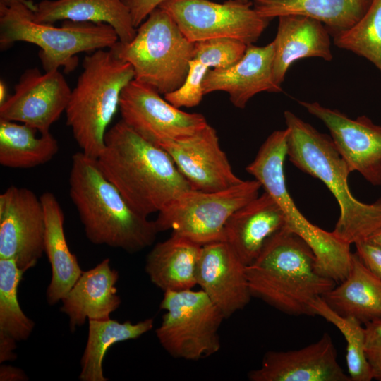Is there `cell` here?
I'll return each instance as SVG.
<instances>
[{
  "mask_svg": "<svg viewBox=\"0 0 381 381\" xmlns=\"http://www.w3.org/2000/svg\"><path fill=\"white\" fill-rule=\"evenodd\" d=\"M97 161L131 207L145 217L191 189L170 155L121 119L106 132Z\"/></svg>",
  "mask_w": 381,
  "mask_h": 381,
  "instance_id": "obj_1",
  "label": "cell"
},
{
  "mask_svg": "<svg viewBox=\"0 0 381 381\" xmlns=\"http://www.w3.org/2000/svg\"><path fill=\"white\" fill-rule=\"evenodd\" d=\"M68 184L70 198L91 243L131 253L154 243L159 232L155 222L131 207L97 159L81 151L73 154Z\"/></svg>",
  "mask_w": 381,
  "mask_h": 381,
  "instance_id": "obj_2",
  "label": "cell"
},
{
  "mask_svg": "<svg viewBox=\"0 0 381 381\" xmlns=\"http://www.w3.org/2000/svg\"><path fill=\"white\" fill-rule=\"evenodd\" d=\"M246 274L252 296L294 316H315L312 303L336 285L319 272L309 245L286 226L246 266Z\"/></svg>",
  "mask_w": 381,
  "mask_h": 381,
  "instance_id": "obj_3",
  "label": "cell"
},
{
  "mask_svg": "<svg viewBox=\"0 0 381 381\" xmlns=\"http://www.w3.org/2000/svg\"><path fill=\"white\" fill-rule=\"evenodd\" d=\"M288 131L286 157L298 169L320 180L336 198L340 214L332 231L349 244L366 240L381 229V198L358 200L348 184L351 171L331 137L290 111L284 114Z\"/></svg>",
  "mask_w": 381,
  "mask_h": 381,
  "instance_id": "obj_4",
  "label": "cell"
},
{
  "mask_svg": "<svg viewBox=\"0 0 381 381\" xmlns=\"http://www.w3.org/2000/svg\"><path fill=\"white\" fill-rule=\"evenodd\" d=\"M134 77L131 65L111 49H98L85 57L65 111L66 124L81 152L98 157L107 128L119 108L121 92Z\"/></svg>",
  "mask_w": 381,
  "mask_h": 381,
  "instance_id": "obj_5",
  "label": "cell"
},
{
  "mask_svg": "<svg viewBox=\"0 0 381 381\" xmlns=\"http://www.w3.org/2000/svg\"><path fill=\"white\" fill-rule=\"evenodd\" d=\"M119 41L114 28L107 23L63 20L61 27H55L35 21L33 11L23 3L0 5L1 48L17 42L37 45L44 71L63 67L69 73L78 66V54L110 49Z\"/></svg>",
  "mask_w": 381,
  "mask_h": 381,
  "instance_id": "obj_6",
  "label": "cell"
},
{
  "mask_svg": "<svg viewBox=\"0 0 381 381\" xmlns=\"http://www.w3.org/2000/svg\"><path fill=\"white\" fill-rule=\"evenodd\" d=\"M287 130L272 133L246 170L259 181L282 208L286 226L301 236L313 250L320 273L334 282L348 274L353 253L351 244L310 222L300 212L286 185L284 163L286 157Z\"/></svg>",
  "mask_w": 381,
  "mask_h": 381,
  "instance_id": "obj_7",
  "label": "cell"
},
{
  "mask_svg": "<svg viewBox=\"0 0 381 381\" xmlns=\"http://www.w3.org/2000/svg\"><path fill=\"white\" fill-rule=\"evenodd\" d=\"M110 49L131 65L134 79L164 95L184 83L195 42L183 35L168 12L158 7L140 25L131 42L119 41Z\"/></svg>",
  "mask_w": 381,
  "mask_h": 381,
  "instance_id": "obj_8",
  "label": "cell"
},
{
  "mask_svg": "<svg viewBox=\"0 0 381 381\" xmlns=\"http://www.w3.org/2000/svg\"><path fill=\"white\" fill-rule=\"evenodd\" d=\"M160 308L166 312L155 332L172 357L198 361L219 351V329L226 318L202 290L164 291Z\"/></svg>",
  "mask_w": 381,
  "mask_h": 381,
  "instance_id": "obj_9",
  "label": "cell"
},
{
  "mask_svg": "<svg viewBox=\"0 0 381 381\" xmlns=\"http://www.w3.org/2000/svg\"><path fill=\"white\" fill-rule=\"evenodd\" d=\"M257 180L243 181L215 192L188 190L167 204L155 220L158 231L171 230L205 245L224 241V228L229 217L259 194Z\"/></svg>",
  "mask_w": 381,
  "mask_h": 381,
  "instance_id": "obj_10",
  "label": "cell"
},
{
  "mask_svg": "<svg viewBox=\"0 0 381 381\" xmlns=\"http://www.w3.org/2000/svg\"><path fill=\"white\" fill-rule=\"evenodd\" d=\"M169 13L191 42L232 38L246 44L255 42L269 25L252 2L228 0H167L159 5Z\"/></svg>",
  "mask_w": 381,
  "mask_h": 381,
  "instance_id": "obj_11",
  "label": "cell"
},
{
  "mask_svg": "<svg viewBox=\"0 0 381 381\" xmlns=\"http://www.w3.org/2000/svg\"><path fill=\"white\" fill-rule=\"evenodd\" d=\"M160 95L152 87L132 80L120 96L121 120L160 147L190 137L208 124L202 114L185 112Z\"/></svg>",
  "mask_w": 381,
  "mask_h": 381,
  "instance_id": "obj_12",
  "label": "cell"
},
{
  "mask_svg": "<svg viewBox=\"0 0 381 381\" xmlns=\"http://www.w3.org/2000/svg\"><path fill=\"white\" fill-rule=\"evenodd\" d=\"M45 214L40 199L23 187L11 186L0 195V258L11 259L23 272L44 252Z\"/></svg>",
  "mask_w": 381,
  "mask_h": 381,
  "instance_id": "obj_13",
  "label": "cell"
},
{
  "mask_svg": "<svg viewBox=\"0 0 381 381\" xmlns=\"http://www.w3.org/2000/svg\"><path fill=\"white\" fill-rule=\"evenodd\" d=\"M71 90L57 70L42 73L37 68L25 70L14 93L0 105V119L27 124L39 132L51 126L66 111Z\"/></svg>",
  "mask_w": 381,
  "mask_h": 381,
  "instance_id": "obj_14",
  "label": "cell"
},
{
  "mask_svg": "<svg viewBox=\"0 0 381 381\" xmlns=\"http://www.w3.org/2000/svg\"><path fill=\"white\" fill-rule=\"evenodd\" d=\"M298 103L329 129L351 173L358 171L372 185L381 186V126L366 116L353 119L316 102Z\"/></svg>",
  "mask_w": 381,
  "mask_h": 381,
  "instance_id": "obj_15",
  "label": "cell"
},
{
  "mask_svg": "<svg viewBox=\"0 0 381 381\" xmlns=\"http://www.w3.org/2000/svg\"><path fill=\"white\" fill-rule=\"evenodd\" d=\"M162 148L170 155L192 190L220 191L243 181L233 171L217 131L209 123L193 135Z\"/></svg>",
  "mask_w": 381,
  "mask_h": 381,
  "instance_id": "obj_16",
  "label": "cell"
},
{
  "mask_svg": "<svg viewBox=\"0 0 381 381\" xmlns=\"http://www.w3.org/2000/svg\"><path fill=\"white\" fill-rule=\"evenodd\" d=\"M251 381H351L337 361L331 336L296 350L269 351L260 368L248 373Z\"/></svg>",
  "mask_w": 381,
  "mask_h": 381,
  "instance_id": "obj_17",
  "label": "cell"
},
{
  "mask_svg": "<svg viewBox=\"0 0 381 381\" xmlns=\"http://www.w3.org/2000/svg\"><path fill=\"white\" fill-rule=\"evenodd\" d=\"M197 284L226 318L244 308L252 297L246 265L224 241L202 246Z\"/></svg>",
  "mask_w": 381,
  "mask_h": 381,
  "instance_id": "obj_18",
  "label": "cell"
},
{
  "mask_svg": "<svg viewBox=\"0 0 381 381\" xmlns=\"http://www.w3.org/2000/svg\"><path fill=\"white\" fill-rule=\"evenodd\" d=\"M273 61L272 42L263 47L249 44L235 64L208 71L202 83L204 95L224 91L234 107L243 109L260 92H279L282 89L274 83Z\"/></svg>",
  "mask_w": 381,
  "mask_h": 381,
  "instance_id": "obj_19",
  "label": "cell"
},
{
  "mask_svg": "<svg viewBox=\"0 0 381 381\" xmlns=\"http://www.w3.org/2000/svg\"><path fill=\"white\" fill-rule=\"evenodd\" d=\"M285 226L282 208L264 191L229 217L224 228V241L248 266L258 257L267 241Z\"/></svg>",
  "mask_w": 381,
  "mask_h": 381,
  "instance_id": "obj_20",
  "label": "cell"
},
{
  "mask_svg": "<svg viewBox=\"0 0 381 381\" xmlns=\"http://www.w3.org/2000/svg\"><path fill=\"white\" fill-rule=\"evenodd\" d=\"M118 272L112 269L109 258L95 267L83 271L72 289L61 300V311L69 318V327L74 332L86 320H103L120 306L116 284Z\"/></svg>",
  "mask_w": 381,
  "mask_h": 381,
  "instance_id": "obj_21",
  "label": "cell"
},
{
  "mask_svg": "<svg viewBox=\"0 0 381 381\" xmlns=\"http://www.w3.org/2000/svg\"><path fill=\"white\" fill-rule=\"evenodd\" d=\"M274 41L273 75L282 87L289 67L296 61L310 57L331 61L330 33L321 22L296 14L278 17Z\"/></svg>",
  "mask_w": 381,
  "mask_h": 381,
  "instance_id": "obj_22",
  "label": "cell"
},
{
  "mask_svg": "<svg viewBox=\"0 0 381 381\" xmlns=\"http://www.w3.org/2000/svg\"><path fill=\"white\" fill-rule=\"evenodd\" d=\"M202 245L171 233L148 253L145 272L151 282L166 291L192 289L197 284Z\"/></svg>",
  "mask_w": 381,
  "mask_h": 381,
  "instance_id": "obj_23",
  "label": "cell"
},
{
  "mask_svg": "<svg viewBox=\"0 0 381 381\" xmlns=\"http://www.w3.org/2000/svg\"><path fill=\"white\" fill-rule=\"evenodd\" d=\"M33 19L49 24L58 20L107 23L121 43L131 42L137 32L123 0H42L36 4Z\"/></svg>",
  "mask_w": 381,
  "mask_h": 381,
  "instance_id": "obj_24",
  "label": "cell"
},
{
  "mask_svg": "<svg viewBox=\"0 0 381 381\" xmlns=\"http://www.w3.org/2000/svg\"><path fill=\"white\" fill-rule=\"evenodd\" d=\"M40 199L45 214L44 253L52 267L47 301L52 306L66 296L83 271L67 244L64 214L56 197L51 192H45Z\"/></svg>",
  "mask_w": 381,
  "mask_h": 381,
  "instance_id": "obj_25",
  "label": "cell"
},
{
  "mask_svg": "<svg viewBox=\"0 0 381 381\" xmlns=\"http://www.w3.org/2000/svg\"><path fill=\"white\" fill-rule=\"evenodd\" d=\"M337 313L363 325L381 318V279L353 253L346 277L322 297Z\"/></svg>",
  "mask_w": 381,
  "mask_h": 381,
  "instance_id": "obj_26",
  "label": "cell"
},
{
  "mask_svg": "<svg viewBox=\"0 0 381 381\" xmlns=\"http://www.w3.org/2000/svg\"><path fill=\"white\" fill-rule=\"evenodd\" d=\"M256 12L272 20L284 15L308 16L321 22L333 37L353 26L372 0H250Z\"/></svg>",
  "mask_w": 381,
  "mask_h": 381,
  "instance_id": "obj_27",
  "label": "cell"
},
{
  "mask_svg": "<svg viewBox=\"0 0 381 381\" xmlns=\"http://www.w3.org/2000/svg\"><path fill=\"white\" fill-rule=\"evenodd\" d=\"M25 123L0 119V164L11 169L44 164L59 152L56 138Z\"/></svg>",
  "mask_w": 381,
  "mask_h": 381,
  "instance_id": "obj_28",
  "label": "cell"
},
{
  "mask_svg": "<svg viewBox=\"0 0 381 381\" xmlns=\"http://www.w3.org/2000/svg\"><path fill=\"white\" fill-rule=\"evenodd\" d=\"M152 318L132 323L119 322L111 318L103 320H88V336L86 346L81 358L82 381H107L102 363L108 349L113 344L135 339L153 327Z\"/></svg>",
  "mask_w": 381,
  "mask_h": 381,
  "instance_id": "obj_29",
  "label": "cell"
},
{
  "mask_svg": "<svg viewBox=\"0 0 381 381\" xmlns=\"http://www.w3.org/2000/svg\"><path fill=\"white\" fill-rule=\"evenodd\" d=\"M315 316H320L334 325L346 342L347 374L351 381H370L372 373L365 353L364 325L351 317H344L334 311L322 297L311 305Z\"/></svg>",
  "mask_w": 381,
  "mask_h": 381,
  "instance_id": "obj_30",
  "label": "cell"
},
{
  "mask_svg": "<svg viewBox=\"0 0 381 381\" xmlns=\"http://www.w3.org/2000/svg\"><path fill=\"white\" fill-rule=\"evenodd\" d=\"M23 273L14 260L0 258V330L17 341L26 340L35 326L18 299V287Z\"/></svg>",
  "mask_w": 381,
  "mask_h": 381,
  "instance_id": "obj_31",
  "label": "cell"
},
{
  "mask_svg": "<svg viewBox=\"0 0 381 381\" xmlns=\"http://www.w3.org/2000/svg\"><path fill=\"white\" fill-rule=\"evenodd\" d=\"M335 46L372 63L381 72V0H372L361 19L333 37Z\"/></svg>",
  "mask_w": 381,
  "mask_h": 381,
  "instance_id": "obj_32",
  "label": "cell"
},
{
  "mask_svg": "<svg viewBox=\"0 0 381 381\" xmlns=\"http://www.w3.org/2000/svg\"><path fill=\"white\" fill-rule=\"evenodd\" d=\"M248 44L232 38H214L195 42L194 58L210 68H222L237 62Z\"/></svg>",
  "mask_w": 381,
  "mask_h": 381,
  "instance_id": "obj_33",
  "label": "cell"
},
{
  "mask_svg": "<svg viewBox=\"0 0 381 381\" xmlns=\"http://www.w3.org/2000/svg\"><path fill=\"white\" fill-rule=\"evenodd\" d=\"M210 69L193 57L189 63L188 74L183 85L175 91L164 95V99L177 108L198 106L205 95L202 83Z\"/></svg>",
  "mask_w": 381,
  "mask_h": 381,
  "instance_id": "obj_34",
  "label": "cell"
},
{
  "mask_svg": "<svg viewBox=\"0 0 381 381\" xmlns=\"http://www.w3.org/2000/svg\"><path fill=\"white\" fill-rule=\"evenodd\" d=\"M365 353L373 380L381 381V318L364 325Z\"/></svg>",
  "mask_w": 381,
  "mask_h": 381,
  "instance_id": "obj_35",
  "label": "cell"
},
{
  "mask_svg": "<svg viewBox=\"0 0 381 381\" xmlns=\"http://www.w3.org/2000/svg\"><path fill=\"white\" fill-rule=\"evenodd\" d=\"M356 255L363 263L381 279V248L364 240L355 243Z\"/></svg>",
  "mask_w": 381,
  "mask_h": 381,
  "instance_id": "obj_36",
  "label": "cell"
},
{
  "mask_svg": "<svg viewBox=\"0 0 381 381\" xmlns=\"http://www.w3.org/2000/svg\"><path fill=\"white\" fill-rule=\"evenodd\" d=\"M167 0H123L129 9L133 26L137 28L148 16ZM248 1L249 0H237Z\"/></svg>",
  "mask_w": 381,
  "mask_h": 381,
  "instance_id": "obj_37",
  "label": "cell"
},
{
  "mask_svg": "<svg viewBox=\"0 0 381 381\" xmlns=\"http://www.w3.org/2000/svg\"><path fill=\"white\" fill-rule=\"evenodd\" d=\"M16 339L8 333L0 330V363L13 361L16 358L14 353L16 349Z\"/></svg>",
  "mask_w": 381,
  "mask_h": 381,
  "instance_id": "obj_38",
  "label": "cell"
},
{
  "mask_svg": "<svg viewBox=\"0 0 381 381\" xmlns=\"http://www.w3.org/2000/svg\"><path fill=\"white\" fill-rule=\"evenodd\" d=\"M28 377L21 369L11 365H3L0 367L1 381H25Z\"/></svg>",
  "mask_w": 381,
  "mask_h": 381,
  "instance_id": "obj_39",
  "label": "cell"
},
{
  "mask_svg": "<svg viewBox=\"0 0 381 381\" xmlns=\"http://www.w3.org/2000/svg\"><path fill=\"white\" fill-rule=\"evenodd\" d=\"M365 241L381 248V229L375 232Z\"/></svg>",
  "mask_w": 381,
  "mask_h": 381,
  "instance_id": "obj_40",
  "label": "cell"
},
{
  "mask_svg": "<svg viewBox=\"0 0 381 381\" xmlns=\"http://www.w3.org/2000/svg\"><path fill=\"white\" fill-rule=\"evenodd\" d=\"M7 87L3 80L0 82V105L3 104L8 98Z\"/></svg>",
  "mask_w": 381,
  "mask_h": 381,
  "instance_id": "obj_41",
  "label": "cell"
}]
</instances>
